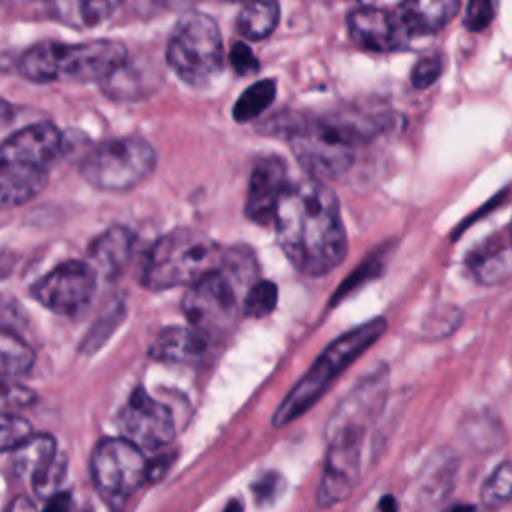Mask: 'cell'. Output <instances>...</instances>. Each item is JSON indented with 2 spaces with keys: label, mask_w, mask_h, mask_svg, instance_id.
Instances as JSON below:
<instances>
[{
  "label": "cell",
  "mask_w": 512,
  "mask_h": 512,
  "mask_svg": "<svg viewBox=\"0 0 512 512\" xmlns=\"http://www.w3.org/2000/svg\"><path fill=\"white\" fill-rule=\"evenodd\" d=\"M276 238L296 270L308 276L332 272L346 256V230L336 194L320 180L288 184L274 210Z\"/></svg>",
  "instance_id": "6da1fadb"
},
{
  "label": "cell",
  "mask_w": 512,
  "mask_h": 512,
  "mask_svg": "<svg viewBox=\"0 0 512 512\" xmlns=\"http://www.w3.org/2000/svg\"><path fill=\"white\" fill-rule=\"evenodd\" d=\"M382 124L376 116L332 112L318 118L274 116L266 130L284 134L308 178L324 182L342 176L352 166L358 144L374 138Z\"/></svg>",
  "instance_id": "7a4b0ae2"
},
{
  "label": "cell",
  "mask_w": 512,
  "mask_h": 512,
  "mask_svg": "<svg viewBox=\"0 0 512 512\" xmlns=\"http://www.w3.org/2000/svg\"><path fill=\"white\" fill-rule=\"evenodd\" d=\"M128 62V50L118 40L82 44L42 42L28 48L18 62L20 74L32 82H104Z\"/></svg>",
  "instance_id": "3957f363"
},
{
  "label": "cell",
  "mask_w": 512,
  "mask_h": 512,
  "mask_svg": "<svg viewBox=\"0 0 512 512\" xmlns=\"http://www.w3.org/2000/svg\"><path fill=\"white\" fill-rule=\"evenodd\" d=\"M386 330L384 318H372L350 332L336 338L324 352L316 358V362L308 368V372L296 382V386L288 392L284 402L274 412V426L282 428L296 418H300L310 406L318 402V398L330 388V384L358 358L368 350Z\"/></svg>",
  "instance_id": "277c9868"
},
{
  "label": "cell",
  "mask_w": 512,
  "mask_h": 512,
  "mask_svg": "<svg viewBox=\"0 0 512 512\" xmlns=\"http://www.w3.org/2000/svg\"><path fill=\"white\" fill-rule=\"evenodd\" d=\"M218 244L204 232L178 228L158 238L146 254L142 286L148 290H168L192 284L220 262Z\"/></svg>",
  "instance_id": "5b68a950"
},
{
  "label": "cell",
  "mask_w": 512,
  "mask_h": 512,
  "mask_svg": "<svg viewBox=\"0 0 512 512\" xmlns=\"http://www.w3.org/2000/svg\"><path fill=\"white\" fill-rule=\"evenodd\" d=\"M166 62L188 86L210 84L224 66V46L216 20L198 10L186 12L168 38Z\"/></svg>",
  "instance_id": "8992f818"
},
{
  "label": "cell",
  "mask_w": 512,
  "mask_h": 512,
  "mask_svg": "<svg viewBox=\"0 0 512 512\" xmlns=\"http://www.w3.org/2000/svg\"><path fill=\"white\" fill-rule=\"evenodd\" d=\"M156 166V150L140 136L102 142L80 164L82 178L104 192H124L140 184Z\"/></svg>",
  "instance_id": "52a82bcc"
},
{
  "label": "cell",
  "mask_w": 512,
  "mask_h": 512,
  "mask_svg": "<svg viewBox=\"0 0 512 512\" xmlns=\"http://www.w3.org/2000/svg\"><path fill=\"white\" fill-rule=\"evenodd\" d=\"M182 310L192 328L206 338L224 334L236 320V284L216 266L194 280L184 298Z\"/></svg>",
  "instance_id": "ba28073f"
},
{
  "label": "cell",
  "mask_w": 512,
  "mask_h": 512,
  "mask_svg": "<svg viewBox=\"0 0 512 512\" xmlns=\"http://www.w3.org/2000/svg\"><path fill=\"white\" fill-rule=\"evenodd\" d=\"M90 470L94 486L108 500L130 496L148 478V462L142 450L122 436L102 438L94 446Z\"/></svg>",
  "instance_id": "9c48e42d"
},
{
  "label": "cell",
  "mask_w": 512,
  "mask_h": 512,
  "mask_svg": "<svg viewBox=\"0 0 512 512\" xmlns=\"http://www.w3.org/2000/svg\"><path fill=\"white\" fill-rule=\"evenodd\" d=\"M338 428L332 432L330 450L318 488L320 506H334L344 500L360 476L362 426L352 420H334Z\"/></svg>",
  "instance_id": "30bf717a"
},
{
  "label": "cell",
  "mask_w": 512,
  "mask_h": 512,
  "mask_svg": "<svg viewBox=\"0 0 512 512\" xmlns=\"http://www.w3.org/2000/svg\"><path fill=\"white\" fill-rule=\"evenodd\" d=\"M96 290V272L90 264L68 260L44 274L34 286L32 296L56 314H76L88 306Z\"/></svg>",
  "instance_id": "8fae6325"
},
{
  "label": "cell",
  "mask_w": 512,
  "mask_h": 512,
  "mask_svg": "<svg viewBox=\"0 0 512 512\" xmlns=\"http://www.w3.org/2000/svg\"><path fill=\"white\" fill-rule=\"evenodd\" d=\"M122 438L138 448H162L174 438V418L168 406L154 400L144 388H136L118 414Z\"/></svg>",
  "instance_id": "7c38bea8"
},
{
  "label": "cell",
  "mask_w": 512,
  "mask_h": 512,
  "mask_svg": "<svg viewBox=\"0 0 512 512\" xmlns=\"http://www.w3.org/2000/svg\"><path fill=\"white\" fill-rule=\"evenodd\" d=\"M348 32L364 50L394 52L408 46L410 36L396 12L364 6L348 16Z\"/></svg>",
  "instance_id": "4fadbf2b"
},
{
  "label": "cell",
  "mask_w": 512,
  "mask_h": 512,
  "mask_svg": "<svg viewBox=\"0 0 512 512\" xmlns=\"http://www.w3.org/2000/svg\"><path fill=\"white\" fill-rule=\"evenodd\" d=\"M62 138L52 122L28 124L0 144V160L46 170L62 152Z\"/></svg>",
  "instance_id": "5bb4252c"
},
{
  "label": "cell",
  "mask_w": 512,
  "mask_h": 512,
  "mask_svg": "<svg viewBox=\"0 0 512 512\" xmlns=\"http://www.w3.org/2000/svg\"><path fill=\"white\" fill-rule=\"evenodd\" d=\"M288 186L286 164L278 156H262L256 160L246 192L244 214L256 224H268L274 218L276 204Z\"/></svg>",
  "instance_id": "9a60e30c"
},
{
  "label": "cell",
  "mask_w": 512,
  "mask_h": 512,
  "mask_svg": "<svg viewBox=\"0 0 512 512\" xmlns=\"http://www.w3.org/2000/svg\"><path fill=\"white\" fill-rule=\"evenodd\" d=\"M208 350V338L192 326L162 328L152 340L148 354L160 362L188 364L196 362Z\"/></svg>",
  "instance_id": "2e32d148"
},
{
  "label": "cell",
  "mask_w": 512,
  "mask_h": 512,
  "mask_svg": "<svg viewBox=\"0 0 512 512\" xmlns=\"http://www.w3.org/2000/svg\"><path fill=\"white\" fill-rule=\"evenodd\" d=\"M460 0H404L396 10L408 36H426L444 28L458 12Z\"/></svg>",
  "instance_id": "e0dca14e"
},
{
  "label": "cell",
  "mask_w": 512,
  "mask_h": 512,
  "mask_svg": "<svg viewBox=\"0 0 512 512\" xmlns=\"http://www.w3.org/2000/svg\"><path fill=\"white\" fill-rule=\"evenodd\" d=\"M134 248V234L126 226H110L100 236H96L88 248L90 266L94 272H102L112 278L122 272L128 264Z\"/></svg>",
  "instance_id": "ac0fdd59"
},
{
  "label": "cell",
  "mask_w": 512,
  "mask_h": 512,
  "mask_svg": "<svg viewBox=\"0 0 512 512\" xmlns=\"http://www.w3.org/2000/svg\"><path fill=\"white\" fill-rule=\"evenodd\" d=\"M48 180L44 168L0 160V208L20 206L38 196Z\"/></svg>",
  "instance_id": "d6986e66"
},
{
  "label": "cell",
  "mask_w": 512,
  "mask_h": 512,
  "mask_svg": "<svg viewBox=\"0 0 512 512\" xmlns=\"http://www.w3.org/2000/svg\"><path fill=\"white\" fill-rule=\"evenodd\" d=\"M124 0H46L50 14L76 30H90L106 22Z\"/></svg>",
  "instance_id": "ffe728a7"
},
{
  "label": "cell",
  "mask_w": 512,
  "mask_h": 512,
  "mask_svg": "<svg viewBox=\"0 0 512 512\" xmlns=\"http://www.w3.org/2000/svg\"><path fill=\"white\" fill-rule=\"evenodd\" d=\"M468 268L482 284H498L512 276V234L502 240H488L468 258Z\"/></svg>",
  "instance_id": "44dd1931"
},
{
  "label": "cell",
  "mask_w": 512,
  "mask_h": 512,
  "mask_svg": "<svg viewBox=\"0 0 512 512\" xmlns=\"http://www.w3.org/2000/svg\"><path fill=\"white\" fill-rule=\"evenodd\" d=\"M278 16L280 6L276 0H246L236 18V30L242 38L262 40L274 32Z\"/></svg>",
  "instance_id": "7402d4cb"
},
{
  "label": "cell",
  "mask_w": 512,
  "mask_h": 512,
  "mask_svg": "<svg viewBox=\"0 0 512 512\" xmlns=\"http://www.w3.org/2000/svg\"><path fill=\"white\" fill-rule=\"evenodd\" d=\"M56 440L50 434H34L14 450V470L30 482L56 458Z\"/></svg>",
  "instance_id": "603a6c76"
},
{
  "label": "cell",
  "mask_w": 512,
  "mask_h": 512,
  "mask_svg": "<svg viewBox=\"0 0 512 512\" xmlns=\"http://www.w3.org/2000/svg\"><path fill=\"white\" fill-rule=\"evenodd\" d=\"M34 364V352L12 328L0 326V378L26 374Z\"/></svg>",
  "instance_id": "cb8c5ba5"
},
{
  "label": "cell",
  "mask_w": 512,
  "mask_h": 512,
  "mask_svg": "<svg viewBox=\"0 0 512 512\" xmlns=\"http://www.w3.org/2000/svg\"><path fill=\"white\" fill-rule=\"evenodd\" d=\"M276 98V82L270 78L258 80L248 86L232 108V116L236 122H250L258 118Z\"/></svg>",
  "instance_id": "d4e9b609"
},
{
  "label": "cell",
  "mask_w": 512,
  "mask_h": 512,
  "mask_svg": "<svg viewBox=\"0 0 512 512\" xmlns=\"http://www.w3.org/2000/svg\"><path fill=\"white\" fill-rule=\"evenodd\" d=\"M278 302V288L270 280H258L252 282L244 296V314L250 318H262L268 316Z\"/></svg>",
  "instance_id": "484cf974"
},
{
  "label": "cell",
  "mask_w": 512,
  "mask_h": 512,
  "mask_svg": "<svg viewBox=\"0 0 512 512\" xmlns=\"http://www.w3.org/2000/svg\"><path fill=\"white\" fill-rule=\"evenodd\" d=\"M482 502L488 508H498L512 498V462H502L482 484Z\"/></svg>",
  "instance_id": "4316f807"
},
{
  "label": "cell",
  "mask_w": 512,
  "mask_h": 512,
  "mask_svg": "<svg viewBox=\"0 0 512 512\" xmlns=\"http://www.w3.org/2000/svg\"><path fill=\"white\" fill-rule=\"evenodd\" d=\"M34 436L32 424L16 414L0 412V452L16 450Z\"/></svg>",
  "instance_id": "83f0119b"
},
{
  "label": "cell",
  "mask_w": 512,
  "mask_h": 512,
  "mask_svg": "<svg viewBox=\"0 0 512 512\" xmlns=\"http://www.w3.org/2000/svg\"><path fill=\"white\" fill-rule=\"evenodd\" d=\"M64 476H66V456L58 452L56 458L44 468V472H40L30 484L38 496L50 498L52 494L58 492Z\"/></svg>",
  "instance_id": "f1b7e54d"
},
{
  "label": "cell",
  "mask_w": 512,
  "mask_h": 512,
  "mask_svg": "<svg viewBox=\"0 0 512 512\" xmlns=\"http://www.w3.org/2000/svg\"><path fill=\"white\" fill-rule=\"evenodd\" d=\"M36 400V392L12 378H0V410L26 408Z\"/></svg>",
  "instance_id": "f546056e"
},
{
  "label": "cell",
  "mask_w": 512,
  "mask_h": 512,
  "mask_svg": "<svg viewBox=\"0 0 512 512\" xmlns=\"http://www.w3.org/2000/svg\"><path fill=\"white\" fill-rule=\"evenodd\" d=\"M496 14V0H468L464 26L472 32H480L490 26Z\"/></svg>",
  "instance_id": "4dcf8cb0"
},
{
  "label": "cell",
  "mask_w": 512,
  "mask_h": 512,
  "mask_svg": "<svg viewBox=\"0 0 512 512\" xmlns=\"http://www.w3.org/2000/svg\"><path fill=\"white\" fill-rule=\"evenodd\" d=\"M442 74V60L434 54V56H426L422 60L416 62V66L412 68V86L414 88H428L432 86Z\"/></svg>",
  "instance_id": "1f68e13d"
},
{
  "label": "cell",
  "mask_w": 512,
  "mask_h": 512,
  "mask_svg": "<svg viewBox=\"0 0 512 512\" xmlns=\"http://www.w3.org/2000/svg\"><path fill=\"white\" fill-rule=\"evenodd\" d=\"M230 64L232 68L240 74V76H246V74H252L260 68L254 52L248 48V44L244 42H236L230 50Z\"/></svg>",
  "instance_id": "d6a6232c"
},
{
  "label": "cell",
  "mask_w": 512,
  "mask_h": 512,
  "mask_svg": "<svg viewBox=\"0 0 512 512\" xmlns=\"http://www.w3.org/2000/svg\"><path fill=\"white\" fill-rule=\"evenodd\" d=\"M280 476L278 474H274V472H270V474H264V476H260L258 478V482L254 484V496H256V500H258V504H266V502H270V500H274L276 498V494H278V484H280Z\"/></svg>",
  "instance_id": "836d02e7"
},
{
  "label": "cell",
  "mask_w": 512,
  "mask_h": 512,
  "mask_svg": "<svg viewBox=\"0 0 512 512\" xmlns=\"http://www.w3.org/2000/svg\"><path fill=\"white\" fill-rule=\"evenodd\" d=\"M70 506H72L70 492H56L48 498L42 512H70Z\"/></svg>",
  "instance_id": "e575fe53"
},
{
  "label": "cell",
  "mask_w": 512,
  "mask_h": 512,
  "mask_svg": "<svg viewBox=\"0 0 512 512\" xmlns=\"http://www.w3.org/2000/svg\"><path fill=\"white\" fill-rule=\"evenodd\" d=\"M6 512H38V510L34 508V504H32L28 498L18 496V498H14V500L10 502V506L6 508Z\"/></svg>",
  "instance_id": "d590c367"
},
{
  "label": "cell",
  "mask_w": 512,
  "mask_h": 512,
  "mask_svg": "<svg viewBox=\"0 0 512 512\" xmlns=\"http://www.w3.org/2000/svg\"><path fill=\"white\" fill-rule=\"evenodd\" d=\"M12 116H14V108L4 98H0V126L8 124L12 120Z\"/></svg>",
  "instance_id": "8d00e7d4"
},
{
  "label": "cell",
  "mask_w": 512,
  "mask_h": 512,
  "mask_svg": "<svg viewBox=\"0 0 512 512\" xmlns=\"http://www.w3.org/2000/svg\"><path fill=\"white\" fill-rule=\"evenodd\" d=\"M378 512H396V500L392 496H384L378 504Z\"/></svg>",
  "instance_id": "74e56055"
},
{
  "label": "cell",
  "mask_w": 512,
  "mask_h": 512,
  "mask_svg": "<svg viewBox=\"0 0 512 512\" xmlns=\"http://www.w3.org/2000/svg\"><path fill=\"white\" fill-rule=\"evenodd\" d=\"M444 512H478V510L474 506H470V504H454V506L446 508Z\"/></svg>",
  "instance_id": "f35d334b"
},
{
  "label": "cell",
  "mask_w": 512,
  "mask_h": 512,
  "mask_svg": "<svg viewBox=\"0 0 512 512\" xmlns=\"http://www.w3.org/2000/svg\"><path fill=\"white\" fill-rule=\"evenodd\" d=\"M224 512H242V502L240 500H230L224 508Z\"/></svg>",
  "instance_id": "ab89813d"
},
{
  "label": "cell",
  "mask_w": 512,
  "mask_h": 512,
  "mask_svg": "<svg viewBox=\"0 0 512 512\" xmlns=\"http://www.w3.org/2000/svg\"><path fill=\"white\" fill-rule=\"evenodd\" d=\"M356 2H360V4H368V2H372V0H356Z\"/></svg>",
  "instance_id": "60d3db41"
},
{
  "label": "cell",
  "mask_w": 512,
  "mask_h": 512,
  "mask_svg": "<svg viewBox=\"0 0 512 512\" xmlns=\"http://www.w3.org/2000/svg\"><path fill=\"white\" fill-rule=\"evenodd\" d=\"M160 2H164V4H172V2H176V0H160Z\"/></svg>",
  "instance_id": "b9f144b4"
},
{
  "label": "cell",
  "mask_w": 512,
  "mask_h": 512,
  "mask_svg": "<svg viewBox=\"0 0 512 512\" xmlns=\"http://www.w3.org/2000/svg\"><path fill=\"white\" fill-rule=\"evenodd\" d=\"M510 230H512V226H510ZM510 234H512V232H510Z\"/></svg>",
  "instance_id": "7bdbcfd3"
}]
</instances>
